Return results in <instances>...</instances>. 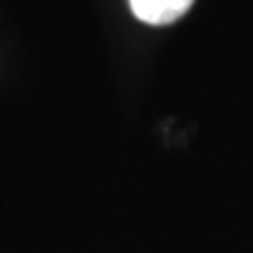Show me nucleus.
I'll use <instances>...</instances> for the list:
<instances>
[{
  "label": "nucleus",
  "mask_w": 253,
  "mask_h": 253,
  "mask_svg": "<svg viewBox=\"0 0 253 253\" xmlns=\"http://www.w3.org/2000/svg\"><path fill=\"white\" fill-rule=\"evenodd\" d=\"M195 0H129L131 12L145 24H173L192 7Z\"/></svg>",
  "instance_id": "f257e3e1"
}]
</instances>
